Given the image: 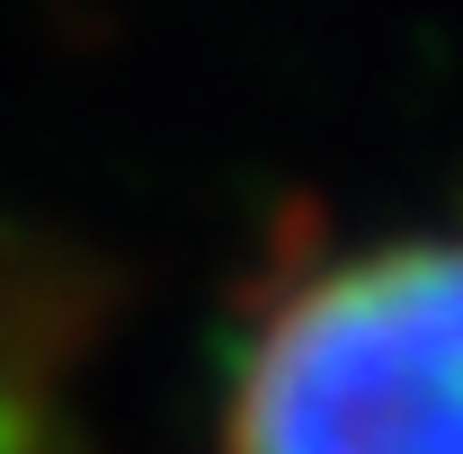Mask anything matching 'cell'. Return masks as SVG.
Masks as SVG:
<instances>
[{"mask_svg": "<svg viewBox=\"0 0 463 454\" xmlns=\"http://www.w3.org/2000/svg\"><path fill=\"white\" fill-rule=\"evenodd\" d=\"M223 454H463V241H383L250 339Z\"/></svg>", "mask_w": 463, "mask_h": 454, "instance_id": "1", "label": "cell"}]
</instances>
